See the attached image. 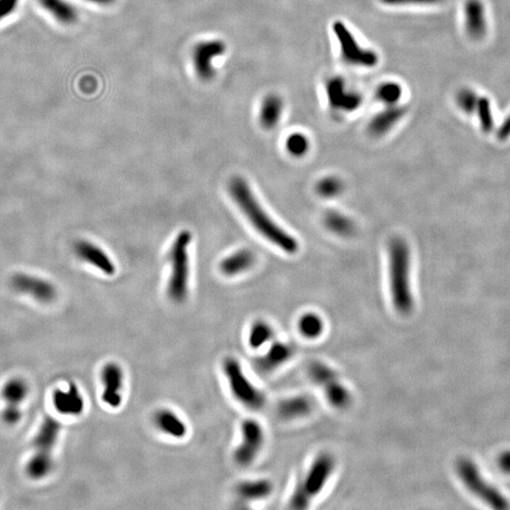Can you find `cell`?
Listing matches in <instances>:
<instances>
[{
	"label": "cell",
	"instance_id": "1",
	"mask_svg": "<svg viewBox=\"0 0 510 510\" xmlns=\"http://www.w3.org/2000/svg\"><path fill=\"white\" fill-rule=\"evenodd\" d=\"M229 190L234 203L265 238L287 254H294L298 251L299 244L297 241L269 218L243 178H232Z\"/></svg>",
	"mask_w": 510,
	"mask_h": 510
},
{
	"label": "cell",
	"instance_id": "2",
	"mask_svg": "<svg viewBox=\"0 0 510 510\" xmlns=\"http://www.w3.org/2000/svg\"><path fill=\"white\" fill-rule=\"evenodd\" d=\"M389 285L395 309L402 315L411 313L414 299L410 282V251L402 238L390 242Z\"/></svg>",
	"mask_w": 510,
	"mask_h": 510
},
{
	"label": "cell",
	"instance_id": "3",
	"mask_svg": "<svg viewBox=\"0 0 510 510\" xmlns=\"http://www.w3.org/2000/svg\"><path fill=\"white\" fill-rule=\"evenodd\" d=\"M336 470V460L328 453L318 455L311 464L302 480L297 484L289 500L293 509H306L325 489Z\"/></svg>",
	"mask_w": 510,
	"mask_h": 510
},
{
	"label": "cell",
	"instance_id": "4",
	"mask_svg": "<svg viewBox=\"0 0 510 510\" xmlns=\"http://www.w3.org/2000/svg\"><path fill=\"white\" fill-rule=\"evenodd\" d=\"M223 372L232 396L244 407L258 411L266 405L264 392L249 379L241 362L234 356H227L223 362Z\"/></svg>",
	"mask_w": 510,
	"mask_h": 510
},
{
	"label": "cell",
	"instance_id": "5",
	"mask_svg": "<svg viewBox=\"0 0 510 510\" xmlns=\"http://www.w3.org/2000/svg\"><path fill=\"white\" fill-rule=\"evenodd\" d=\"M61 425L54 418L47 416L33 441V453L27 465L30 478H44L53 466V451L57 443Z\"/></svg>",
	"mask_w": 510,
	"mask_h": 510
},
{
	"label": "cell",
	"instance_id": "6",
	"mask_svg": "<svg viewBox=\"0 0 510 510\" xmlns=\"http://www.w3.org/2000/svg\"><path fill=\"white\" fill-rule=\"evenodd\" d=\"M192 241V234L183 229L176 236L170 249L172 274L168 282L167 294L176 303H183L187 299L190 282V255L188 248Z\"/></svg>",
	"mask_w": 510,
	"mask_h": 510
},
{
	"label": "cell",
	"instance_id": "7",
	"mask_svg": "<svg viewBox=\"0 0 510 510\" xmlns=\"http://www.w3.org/2000/svg\"><path fill=\"white\" fill-rule=\"evenodd\" d=\"M456 473L467 489L494 509H507L509 501L503 494L482 476L480 471L469 458L458 459Z\"/></svg>",
	"mask_w": 510,
	"mask_h": 510
},
{
	"label": "cell",
	"instance_id": "8",
	"mask_svg": "<svg viewBox=\"0 0 510 510\" xmlns=\"http://www.w3.org/2000/svg\"><path fill=\"white\" fill-rule=\"evenodd\" d=\"M308 374L312 381L321 387L332 407L336 409H345L351 404L353 396L350 389L332 367L323 362H313Z\"/></svg>",
	"mask_w": 510,
	"mask_h": 510
},
{
	"label": "cell",
	"instance_id": "9",
	"mask_svg": "<svg viewBox=\"0 0 510 510\" xmlns=\"http://www.w3.org/2000/svg\"><path fill=\"white\" fill-rule=\"evenodd\" d=\"M266 441V433L261 422L247 418L241 425V440L233 452V460L241 468H248L256 461Z\"/></svg>",
	"mask_w": 510,
	"mask_h": 510
},
{
	"label": "cell",
	"instance_id": "10",
	"mask_svg": "<svg viewBox=\"0 0 510 510\" xmlns=\"http://www.w3.org/2000/svg\"><path fill=\"white\" fill-rule=\"evenodd\" d=\"M333 30L340 48L344 62L358 68H371L379 63V56L371 48L362 47L354 33L343 21H335Z\"/></svg>",
	"mask_w": 510,
	"mask_h": 510
},
{
	"label": "cell",
	"instance_id": "11",
	"mask_svg": "<svg viewBox=\"0 0 510 510\" xmlns=\"http://www.w3.org/2000/svg\"><path fill=\"white\" fill-rule=\"evenodd\" d=\"M101 400L112 409H119L124 402L126 374L123 367L116 361L107 362L101 372Z\"/></svg>",
	"mask_w": 510,
	"mask_h": 510
},
{
	"label": "cell",
	"instance_id": "12",
	"mask_svg": "<svg viewBox=\"0 0 510 510\" xmlns=\"http://www.w3.org/2000/svg\"><path fill=\"white\" fill-rule=\"evenodd\" d=\"M328 103L334 111L351 113L360 108L363 96L356 90L349 88L343 76H333L326 83Z\"/></svg>",
	"mask_w": 510,
	"mask_h": 510
},
{
	"label": "cell",
	"instance_id": "13",
	"mask_svg": "<svg viewBox=\"0 0 510 510\" xmlns=\"http://www.w3.org/2000/svg\"><path fill=\"white\" fill-rule=\"evenodd\" d=\"M226 52V45L223 40L201 41L193 48L194 68L198 78L204 81H211L216 75L214 60Z\"/></svg>",
	"mask_w": 510,
	"mask_h": 510
},
{
	"label": "cell",
	"instance_id": "14",
	"mask_svg": "<svg viewBox=\"0 0 510 510\" xmlns=\"http://www.w3.org/2000/svg\"><path fill=\"white\" fill-rule=\"evenodd\" d=\"M295 351V347L292 343L275 338L255 359L254 368L264 376L272 374L287 364L294 356Z\"/></svg>",
	"mask_w": 510,
	"mask_h": 510
},
{
	"label": "cell",
	"instance_id": "15",
	"mask_svg": "<svg viewBox=\"0 0 510 510\" xmlns=\"http://www.w3.org/2000/svg\"><path fill=\"white\" fill-rule=\"evenodd\" d=\"M28 394V385L24 380L14 377L4 385L2 396L4 399V409L2 419L9 425L17 423L21 418V404Z\"/></svg>",
	"mask_w": 510,
	"mask_h": 510
},
{
	"label": "cell",
	"instance_id": "16",
	"mask_svg": "<svg viewBox=\"0 0 510 510\" xmlns=\"http://www.w3.org/2000/svg\"><path fill=\"white\" fill-rule=\"evenodd\" d=\"M463 17L464 28L470 39L480 42L488 37V12L482 0H466Z\"/></svg>",
	"mask_w": 510,
	"mask_h": 510
},
{
	"label": "cell",
	"instance_id": "17",
	"mask_svg": "<svg viewBox=\"0 0 510 510\" xmlns=\"http://www.w3.org/2000/svg\"><path fill=\"white\" fill-rule=\"evenodd\" d=\"M11 285L15 292L30 296L43 303H52L57 297V289L48 280L25 274H15Z\"/></svg>",
	"mask_w": 510,
	"mask_h": 510
},
{
	"label": "cell",
	"instance_id": "18",
	"mask_svg": "<svg viewBox=\"0 0 510 510\" xmlns=\"http://www.w3.org/2000/svg\"><path fill=\"white\" fill-rule=\"evenodd\" d=\"M152 422L161 434L172 440H182L190 432L182 416L170 407L158 408L152 416Z\"/></svg>",
	"mask_w": 510,
	"mask_h": 510
},
{
	"label": "cell",
	"instance_id": "19",
	"mask_svg": "<svg viewBox=\"0 0 510 510\" xmlns=\"http://www.w3.org/2000/svg\"><path fill=\"white\" fill-rule=\"evenodd\" d=\"M274 483L267 478L247 479L237 483L234 492L243 504L257 503L272 496Z\"/></svg>",
	"mask_w": 510,
	"mask_h": 510
},
{
	"label": "cell",
	"instance_id": "20",
	"mask_svg": "<svg viewBox=\"0 0 510 510\" xmlns=\"http://www.w3.org/2000/svg\"><path fill=\"white\" fill-rule=\"evenodd\" d=\"M75 252L81 260L101 270L104 274L111 276L116 274V266L108 254L92 242L79 241L76 244Z\"/></svg>",
	"mask_w": 510,
	"mask_h": 510
},
{
	"label": "cell",
	"instance_id": "21",
	"mask_svg": "<svg viewBox=\"0 0 510 510\" xmlns=\"http://www.w3.org/2000/svg\"><path fill=\"white\" fill-rule=\"evenodd\" d=\"M314 409V402L307 395H296L278 402L276 412L282 420H293L307 417Z\"/></svg>",
	"mask_w": 510,
	"mask_h": 510
},
{
	"label": "cell",
	"instance_id": "22",
	"mask_svg": "<svg viewBox=\"0 0 510 510\" xmlns=\"http://www.w3.org/2000/svg\"><path fill=\"white\" fill-rule=\"evenodd\" d=\"M53 404L63 415L79 416L84 410V399L75 384H70L66 390H56Z\"/></svg>",
	"mask_w": 510,
	"mask_h": 510
},
{
	"label": "cell",
	"instance_id": "23",
	"mask_svg": "<svg viewBox=\"0 0 510 510\" xmlns=\"http://www.w3.org/2000/svg\"><path fill=\"white\" fill-rule=\"evenodd\" d=\"M407 113L405 107L399 105L387 106V108L376 114L369 124V132L374 136H382L396 126Z\"/></svg>",
	"mask_w": 510,
	"mask_h": 510
},
{
	"label": "cell",
	"instance_id": "24",
	"mask_svg": "<svg viewBox=\"0 0 510 510\" xmlns=\"http://www.w3.org/2000/svg\"><path fill=\"white\" fill-rule=\"evenodd\" d=\"M284 112V101L277 94H269L263 99L260 107V123L264 129L274 130L280 121Z\"/></svg>",
	"mask_w": 510,
	"mask_h": 510
},
{
	"label": "cell",
	"instance_id": "25",
	"mask_svg": "<svg viewBox=\"0 0 510 510\" xmlns=\"http://www.w3.org/2000/svg\"><path fill=\"white\" fill-rule=\"evenodd\" d=\"M254 262L255 256L251 251L239 249L223 260L221 270L227 276H234L251 269Z\"/></svg>",
	"mask_w": 510,
	"mask_h": 510
},
{
	"label": "cell",
	"instance_id": "26",
	"mask_svg": "<svg viewBox=\"0 0 510 510\" xmlns=\"http://www.w3.org/2000/svg\"><path fill=\"white\" fill-rule=\"evenodd\" d=\"M39 2L48 14L62 24H73L78 19L76 8L66 0H39Z\"/></svg>",
	"mask_w": 510,
	"mask_h": 510
},
{
	"label": "cell",
	"instance_id": "27",
	"mask_svg": "<svg viewBox=\"0 0 510 510\" xmlns=\"http://www.w3.org/2000/svg\"><path fill=\"white\" fill-rule=\"evenodd\" d=\"M275 336L274 327L266 320L254 321L249 331L248 345L252 350H263L274 340Z\"/></svg>",
	"mask_w": 510,
	"mask_h": 510
},
{
	"label": "cell",
	"instance_id": "28",
	"mask_svg": "<svg viewBox=\"0 0 510 510\" xmlns=\"http://www.w3.org/2000/svg\"><path fill=\"white\" fill-rule=\"evenodd\" d=\"M325 321L316 313H305L298 321L300 335L307 339H317L325 332Z\"/></svg>",
	"mask_w": 510,
	"mask_h": 510
},
{
	"label": "cell",
	"instance_id": "29",
	"mask_svg": "<svg viewBox=\"0 0 510 510\" xmlns=\"http://www.w3.org/2000/svg\"><path fill=\"white\" fill-rule=\"evenodd\" d=\"M325 223L332 233L338 236H348L354 232L353 221L338 212H328L325 218Z\"/></svg>",
	"mask_w": 510,
	"mask_h": 510
},
{
	"label": "cell",
	"instance_id": "30",
	"mask_svg": "<svg viewBox=\"0 0 510 510\" xmlns=\"http://www.w3.org/2000/svg\"><path fill=\"white\" fill-rule=\"evenodd\" d=\"M402 88L401 84L396 81H386L380 84L376 91V98L377 101L381 102L386 106L397 105L401 101Z\"/></svg>",
	"mask_w": 510,
	"mask_h": 510
},
{
	"label": "cell",
	"instance_id": "31",
	"mask_svg": "<svg viewBox=\"0 0 510 510\" xmlns=\"http://www.w3.org/2000/svg\"><path fill=\"white\" fill-rule=\"evenodd\" d=\"M478 92L471 88L460 89L456 94V101L458 108L467 114L476 113L479 99Z\"/></svg>",
	"mask_w": 510,
	"mask_h": 510
},
{
	"label": "cell",
	"instance_id": "32",
	"mask_svg": "<svg viewBox=\"0 0 510 510\" xmlns=\"http://www.w3.org/2000/svg\"><path fill=\"white\" fill-rule=\"evenodd\" d=\"M316 190L318 195L323 198H335L343 192V183L340 178L335 176H327L318 181Z\"/></svg>",
	"mask_w": 510,
	"mask_h": 510
},
{
	"label": "cell",
	"instance_id": "33",
	"mask_svg": "<svg viewBox=\"0 0 510 510\" xmlns=\"http://www.w3.org/2000/svg\"><path fill=\"white\" fill-rule=\"evenodd\" d=\"M476 114H478L479 122L484 132H491L493 127V114H492L491 102L488 96H479Z\"/></svg>",
	"mask_w": 510,
	"mask_h": 510
},
{
	"label": "cell",
	"instance_id": "34",
	"mask_svg": "<svg viewBox=\"0 0 510 510\" xmlns=\"http://www.w3.org/2000/svg\"><path fill=\"white\" fill-rule=\"evenodd\" d=\"M309 140L300 132H294L287 137L285 149L294 157H303L309 150Z\"/></svg>",
	"mask_w": 510,
	"mask_h": 510
},
{
	"label": "cell",
	"instance_id": "35",
	"mask_svg": "<svg viewBox=\"0 0 510 510\" xmlns=\"http://www.w3.org/2000/svg\"><path fill=\"white\" fill-rule=\"evenodd\" d=\"M387 6H411V5H437L445 0H380Z\"/></svg>",
	"mask_w": 510,
	"mask_h": 510
},
{
	"label": "cell",
	"instance_id": "36",
	"mask_svg": "<svg viewBox=\"0 0 510 510\" xmlns=\"http://www.w3.org/2000/svg\"><path fill=\"white\" fill-rule=\"evenodd\" d=\"M21 0H0V21L14 14Z\"/></svg>",
	"mask_w": 510,
	"mask_h": 510
},
{
	"label": "cell",
	"instance_id": "37",
	"mask_svg": "<svg viewBox=\"0 0 510 510\" xmlns=\"http://www.w3.org/2000/svg\"><path fill=\"white\" fill-rule=\"evenodd\" d=\"M498 465L504 473L510 474V451H506L500 456Z\"/></svg>",
	"mask_w": 510,
	"mask_h": 510
},
{
	"label": "cell",
	"instance_id": "38",
	"mask_svg": "<svg viewBox=\"0 0 510 510\" xmlns=\"http://www.w3.org/2000/svg\"><path fill=\"white\" fill-rule=\"evenodd\" d=\"M510 136V114L504 119L498 131V137L504 140Z\"/></svg>",
	"mask_w": 510,
	"mask_h": 510
},
{
	"label": "cell",
	"instance_id": "39",
	"mask_svg": "<svg viewBox=\"0 0 510 510\" xmlns=\"http://www.w3.org/2000/svg\"><path fill=\"white\" fill-rule=\"evenodd\" d=\"M88 1L98 5H110L116 1V0H88Z\"/></svg>",
	"mask_w": 510,
	"mask_h": 510
}]
</instances>
